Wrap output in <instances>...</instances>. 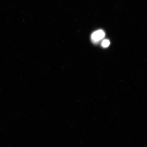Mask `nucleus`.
<instances>
[{"label": "nucleus", "instance_id": "obj_2", "mask_svg": "<svg viewBox=\"0 0 147 147\" xmlns=\"http://www.w3.org/2000/svg\"><path fill=\"white\" fill-rule=\"evenodd\" d=\"M110 44V42L109 40H105L102 42V46L104 47H107Z\"/></svg>", "mask_w": 147, "mask_h": 147}, {"label": "nucleus", "instance_id": "obj_1", "mask_svg": "<svg viewBox=\"0 0 147 147\" xmlns=\"http://www.w3.org/2000/svg\"><path fill=\"white\" fill-rule=\"evenodd\" d=\"M105 33L104 31L100 30L95 31L92 34L91 39L94 43H97L104 38L105 36Z\"/></svg>", "mask_w": 147, "mask_h": 147}]
</instances>
